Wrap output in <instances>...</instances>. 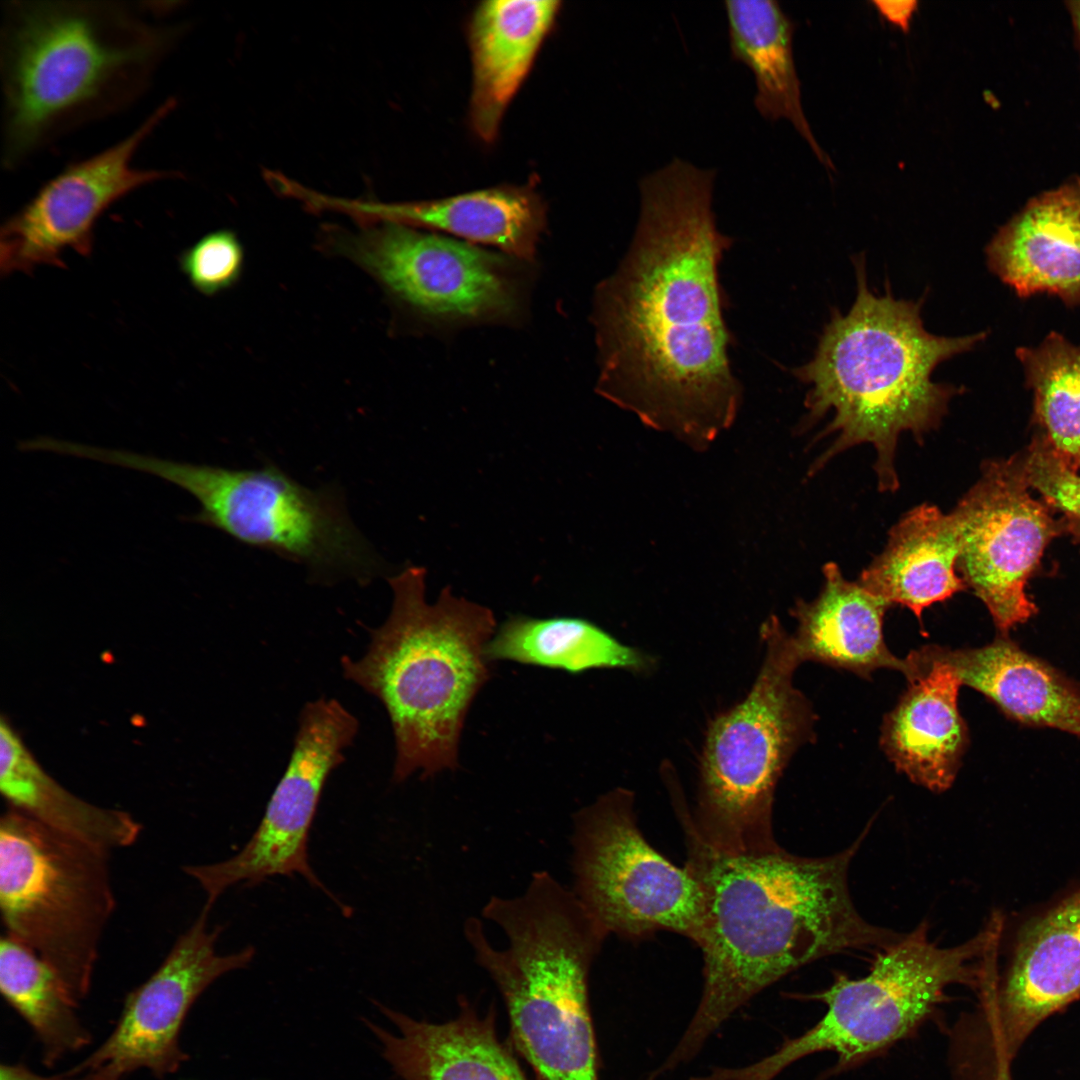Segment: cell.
I'll list each match as a JSON object with an SVG mask.
<instances>
[{"mask_svg": "<svg viewBox=\"0 0 1080 1080\" xmlns=\"http://www.w3.org/2000/svg\"><path fill=\"white\" fill-rule=\"evenodd\" d=\"M715 178L675 158L640 180L631 244L591 317L597 393L694 445L728 428L742 401L719 276L733 239L716 224Z\"/></svg>", "mask_w": 1080, "mask_h": 1080, "instance_id": "cell-1", "label": "cell"}, {"mask_svg": "<svg viewBox=\"0 0 1080 1080\" xmlns=\"http://www.w3.org/2000/svg\"><path fill=\"white\" fill-rule=\"evenodd\" d=\"M687 851L685 868L703 896V991L696 1013L664 1063L691 1059L738 1008L801 966L851 949H881L900 938L857 911L848 849L811 858L774 849L730 853L697 833L679 785L669 788Z\"/></svg>", "mask_w": 1080, "mask_h": 1080, "instance_id": "cell-2", "label": "cell"}, {"mask_svg": "<svg viewBox=\"0 0 1080 1080\" xmlns=\"http://www.w3.org/2000/svg\"><path fill=\"white\" fill-rule=\"evenodd\" d=\"M8 1L2 6L1 163L129 107L185 32L176 2Z\"/></svg>", "mask_w": 1080, "mask_h": 1080, "instance_id": "cell-3", "label": "cell"}, {"mask_svg": "<svg viewBox=\"0 0 1080 1080\" xmlns=\"http://www.w3.org/2000/svg\"><path fill=\"white\" fill-rule=\"evenodd\" d=\"M855 266L852 307L845 315L833 312L813 358L792 373L810 385L804 401L807 423L834 413L824 430V435L835 436L834 442L812 471L852 446L870 443L877 452L878 488L894 492L899 487L895 452L900 434L910 431L921 441L940 425L951 398L961 393L959 387L932 381L933 371L972 350L987 332L931 334L921 318L922 300L895 299L889 287L884 295H875L867 286L863 257L856 258Z\"/></svg>", "mask_w": 1080, "mask_h": 1080, "instance_id": "cell-4", "label": "cell"}, {"mask_svg": "<svg viewBox=\"0 0 1080 1080\" xmlns=\"http://www.w3.org/2000/svg\"><path fill=\"white\" fill-rule=\"evenodd\" d=\"M425 579L418 566L388 578V618L371 631L360 659L340 661L344 677L379 699L389 715L395 783L416 771L425 780L458 767L466 715L491 673L485 647L495 632L493 612L455 596L450 586L429 604Z\"/></svg>", "mask_w": 1080, "mask_h": 1080, "instance_id": "cell-5", "label": "cell"}, {"mask_svg": "<svg viewBox=\"0 0 1080 1080\" xmlns=\"http://www.w3.org/2000/svg\"><path fill=\"white\" fill-rule=\"evenodd\" d=\"M481 916L502 930L505 947L474 916L464 936L503 997L512 1047L541 1080H599L588 983L608 932L546 870L517 896H492Z\"/></svg>", "mask_w": 1080, "mask_h": 1080, "instance_id": "cell-6", "label": "cell"}, {"mask_svg": "<svg viewBox=\"0 0 1080 1080\" xmlns=\"http://www.w3.org/2000/svg\"><path fill=\"white\" fill-rule=\"evenodd\" d=\"M1002 920L994 916L966 942L940 947L926 922L879 949L869 973L838 975L810 996L826 1005L822 1018L773 1054L751 1065L718 1068L705 1080H772L805 1056L834 1052L839 1072L880 1054L912 1035L945 1001L955 984L981 988L996 968Z\"/></svg>", "mask_w": 1080, "mask_h": 1080, "instance_id": "cell-7", "label": "cell"}, {"mask_svg": "<svg viewBox=\"0 0 1080 1080\" xmlns=\"http://www.w3.org/2000/svg\"><path fill=\"white\" fill-rule=\"evenodd\" d=\"M765 654L746 697L710 721L691 821L701 838L730 853L778 847L776 785L794 753L814 737L816 715L793 684L802 663L793 636L772 615L760 628Z\"/></svg>", "mask_w": 1080, "mask_h": 1080, "instance_id": "cell-8", "label": "cell"}, {"mask_svg": "<svg viewBox=\"0 0 1080 1080\" xmlns=\"http://www.w3.org/2000/svg\"><path fill=\"white\" fill-rule=\"evenodd\" d=\"M109 465L157 476L190 493L200 510L184 519L305 565L319 579L367 582L379 562L334 489H310L273 464L234 470L109 449Z\"/></svg>", "mask_w": 1080, "mask_h": 1080, "instance_id": "cell-9", "label": "cell"}, {"mask_svg": "<svg viewBox=\"0 0 1080 1080\" xmlns=\"http://www.w3.org/2000/svg\"><path fill=\"white\" fill-rule=\"evenodd\" d=\"M109 852L8 808L0 819L5 933L43 958L79 1004L92 985L116 898Z\"/></svg>", "mask_w": 1080, "mask_h": 1080, "instance_id": "cell-10", "label": "cell"}, {"mask_svg": "<svg viewBox=\"0 0 1080 1080\" xmlns=\"http://www.w3.org/2000/svg\"><path fill=\"white\" fill-rule=\"evenodd\" d=\"M337 242L343 255L430 327L513 324L525 312L532 263L393 222L365 224Z\"/></svg>", "mask_w": 1080, "mask_h": 1080, "instance_id": "cell-11", "label": "cell"}, {"mask_svg": "<svg viewBox=\"0 0 1080 1080\" xmlns=\"http://www.w3.org/2000/svg\"><path fill=\"white\" fill-rule=\"evenodd\" d=\"M634 802L632 791L618 787L573 816L571 889L609 935L632 940L670 931L698 946L701 889L645 839Z\"/></svg>", "mask_w": 1080, "mask_h": 1080, "instance_id": "cell-12", "label": "cell"}, {"mask_svg": "<svg viewBox=\"0 0 1080 1080\" xmlns=\"http://www.w3.org/2000/svg\"><path fill=\"white\" fill-rule=\"evenodd\" d=\"M358 729L357 718L337 699L322 697L304 705L288 765L249 841L223 861L182 868L205 892V906L212 908L236 884L253 886L273 876L299 874L347 912L314 873L307 850L324 785L344 761L343 752Z\"/></svg>", "mask_w": 1080, "mask_h": 1080, "instance_id": "cell-13", "label": "cell"}, {"mask_svg": "<svg viewBox=\"0 0 1080 1080\" xmlns=\"http://www.w3.org/2000/svg\"><path fill=\"white\" fill-rule=\"evenodd\" d=\"M1030 493L1018 455L990 461L951 512L961 537L958 571L1004 635L1037 612L1026 586L1053 538L1066 531Z\"/></svg>", "mask_w": 1080, "mask_h": 1080, "instance_id": "cell-14", "label": "cell"}, {"mask_svg": "<svg viewBox=\"0 0 1080 1080\" xmlns=\"http://www.w3.org/2000/svg\"><path fill=\"white\" fill-rule=\"evenodd\" d=\"M176 104L167 98L131 133L66 166L11 215L0 230L1 275L31 274L40 266L63 268L62 255L68 249L89 256L94 226L106 209L145 185L180 177L177 171L133 163L142 143Z\"/></svg>", "mask_w": 1080, "mask_h": 1080, "instance_id": "cell-15", "label": "cell"}, {"mask_svg": "<svg viewBox=\"0 0 1080 1080\" xmlns=\"http://www.w3.org/2000/svg\"><path fill=\"white\" fill-rule=\"evenodd\" d=\"M210 910L203 906L159 967L127 994L109 1036L67 1075L123 1080L147 1069L163 1078L180 1068L187 1055L179 1036L190 1009L214 981L247 967L255 955L251 946L235 953H218L216 943L222 928H209Z\"/></svg>", "mask_w": 1080, "mask_h": 1080, "instance_id": "cell-16", "label": "cell"}, {"mask_svg": "<svg viewBox=\"0 0 1080 1080\" xmlns=\"http://www.w3.org/2000/svg\"><path fill=\"white\" fill-rule=\"evenodd\" d=\"M1080 997V890L1022 926L1001 985L983 998L996 1056L1011 1060L1047 1017Z\"/></svg>", "mask_w": 1080, "mask_h": 1080, "instance_id": "cell-17", "label": "cell"}, {"mask_svg": "<svg viewBox=\"0 0 1080 1080\" xmlns=\"http://www.w3.org/2000/svg\"><path fill=\"white\" fill-rule=\"evenodd\" d=\"M327 210L343 212L363 224L393 222L452 234L472 244L533 263L546 225V208L530 186L502 185L446 198L380 202L328 196Z\"/></svg>", "mask_w": 1080, "mask_h": 1080, "instance_id": "cell-18", "label": "cell"}, {"mask_svg": "<svg viewBox=\"0 0 1080 1080\" xmlns=\"http://www.w3.org/2000/svg\"><path fill=\"white\" fill-rule=\"evenodd\" d=\"M907 658L914 667L931 662L947 665L961 685L980 692L1021 725L1080 737L1079 684L1004 634L978 648L925 645Z\"/></svg>", "mask_w": 1080, "mask_h": 1080, "instance_id": "cell-19", "label": "cell"}, {"mask_svg": "<svg viewBox=\"0 0 1080 1080\" xmlns=\"http://www.w3.org/2000/svg\"><path fill=\"white\" fill-rule=\"evenodd\" d=\"M990 270L1019 297L1080 305V177L1030 200L986 247Z\"/></svg>", "mask_w": 1080, "mask_h": 1080, "instance_id": "cell-20", "label": "cell"}, {"mask_svg": "<svg viewBox=\"0 0 1080 1080\" xmlns=\"http://www.w3.org/2000/svg\"><path fill=\"white\" fill-rule=\"evenodd\" d=\"M459 1005L458 1016L445 1023L418 1021L380 1007L398 1033L372 1023L369 1027L397 1075L402 1080H532L499 1039L494 1009L479 1016L465 997Z\"/></svg>", "mask_w": 1080, "mask_h": 1080, "instance_id": "cell-21", "label": "cell"}, {"mask_svg": "<svg viewBox=\"0 0 1080 1080\" xmlns=\"http://www.w3.org/2000/svg\"><path fill=\"white\" fill-rule=\"evenodd\" d=\"M961 683L940 662L914 667V678L885 716L880 744L890 761L916 784L943 792L954 782L969 745L958 709Z\"/></svg>", "mask_w": 1080, "mask_h": 1080, "instance_id": "cell-22", "label": "cell"}, {"mask_svg": "<svg viewBox=\"0 0 1080 1080\" xmlns=\"http://www.w3.org/2000/svg\"><path fill=\"white\" fill-rule=\"evenodd\" d=\"M556 0L481 2L469 23L472 57L470 121L493 142L504 112L526 78L559 12Z\"/></svg>", "mask_w": 1080, "mask_h": 1080, "instance_id": "cell-23", "label": "cell"}, {"mask_svg": "<svg viewBox=\"0 0 1080 1080\" xmlns=\"http://www.w3.org/2000/svg\"><path fill=\"white\" fill-rule=\"evenodd\" d=\"M824 585L812 601H797L793 636L802 661H815L870 678L881 669L897 670L909 681L908 660L890 652L883 635V620L891 606L844 578L833 562L823 567Z\"/></svg>", "mask_w": 1080, "mask_h": 1080, "instance_id": "cell-24", "label": "cell"}, {"mask_svg": "<svg viewBox=\"0 0 1080 1080\" xmlns=\"http://www.w3.org/2000/svg\"><path fill=\"white\" fill-rule=\"evenodd\" d=\"M961 537L952 513L919 505L889 531L883 551L862 571L858 583L869 593L922 612L967 588L959 576Z\"/></svg>", "mask_w": 1080, "mask_h": 1080, "instance_id": "cell-25", "label": "cell"}, {"mask_svg": "<svg viewBox=\"0 0 1080 1080\" xmlns=\"http://www.w3.org/2000/svg\"><path fill=\"white\" fill-rule=\"evenodd\" d=\"M0 790L9 808L109 853L133 845L142 832L131 814L93 805L57 783L5 719L0 725Z\"/></svg>", "mask_w": 1080, "mask_h": 1080, "instance_id": "cell-26", "label": "cell"}, {"mask_svg": "<svg viewBox=\"0 0 1080 1080\" xmlns=\"http://www.w3.org/2000/svg\"><path fill=\"white\" fill-rule=\"evenodd\" d=\"M731 58L753 73L754 106L767 121L788 120L821 163L833 164L816 141L801 101L793 56L795 24L772 0L725 1Z\"/></svg>", "mask_w": 1080, "mask_h": 1080, "instance_id": "cell-27", "label": "cell"}, {"mask_svg": "<svg viewBox=\"0 0 1080 1080\" xmlns=\"http://www.w3.org/2000/svg\"><path fill=\"white\" fill-rule=\"evenodd\" d=\"M489 662L513 661L579 674L596 668L647 673L655 659L578 617L510 616L485 647Z\"/></svg>", "mask_w": 1080, "mask_h": 1080, "instance_id": "cell-28", "label": "cell"}, {"mask_svg": "<svg viewBox=\"0 0 1080 1080\" xmlns=\"http://www.w3.org/2000/svg\"><path fill=\"white\" fill-rule=\"evenodd\" d=\"M0 991L36 1035L46 1066L90 1043V1033L75 1012L78 1004L56 971L6 933L0 940Z\"/></svg>", "mask_w": 1080, "mask_h": 1080, "instance_id": "cell-29", "label": "cell"}, {"mask_svg": "<svg viewBox=\"0 0 1080 1080\" xmlns=\"http://www.w3.org/2000/svg\"><path fill=\"white\" fill-rule=\"evenodd\" d=\"M1033 392L1038 433L1069 467L1080 473V344L1052 332L1016 351Z\"/></svg>", "mask_w": 1080, "mask_h": 1080, "instance_id": "cell-30", "label": "cell"}, {"mask_svg": "<svg viewBox=\"0 0 1080 1080\" xmlns=\"http://www.w3.org/2000/svg\"><path fill=\"white\" fill-rule=\"evenodd\" d=\"M1030 489L1064 514L1066 531L1080 544V473L1069 467L1038 434L1017 454Z\"/></svg>", "mask_w": 1080, "mask_h": 1080, "instance_id": "cell-31", "label": "cell"}, {"mask_svg": "<svg viewBox=\"0 0 1080 1080\" xmlns=\"http://www.w3.org/2000/svg\"><path fill=\"white\" fill-rule=\"evenodd\" d=\"M179 265L193 288L205 296H213L240 279L244 248L233 231H212L181 253Z\"/></svg>", "mask_w": 1080, "mask_h": 1080, "instance_id": "cell-32", "label": "cell"}, {"mask_svg": "<svg viewBox=\"0 0 1080 1080\" xmlns=\"http://www.w3.org/2000/svg\"><path fill=\"white\" fill-rule=\"evenodd\" d=\"M874 4L877 6L879 12L887 20L901 27L904 30L908 29L911 16L913 15L917 6V2L915 1H876L874 2Z\"/></svg>", "mask_w": 1080, "mask_h": 1080, "instance_id": "cell-33", "label": "cell"}, {"mask_svg": "<svg viewBox=\"0 0 1080 1080\" xmlns=\"http://www.w3.org/2000/svg\"><path fill=\"white\" fill-rule=\"evenodd\" d=\"M0 1080H85L79 1076L61 1074L58 1076H42L29 1070L21 1064H4L0 1066Z\"/></svg>", "mask_w": 1080, "mask_h": 1080, "instance_id": "cell-34", "label": "cell"}, {"mask_svg": "<svg viewBox=\"0 0 1080 1080\" xmlns=\"http://www.w3.org/2000/svg\"><path fill=\"white\" fill-rule=\"evenodd\" d=\"M1066 5L1080 48V0L1068 1Z\"/></svg>", "mask_w": 1080, "mask_h": 1080, "instance_id": "cell-35", "label": "cell"}, {"mask_svg": "<svg viewBox=\"0 0 1080 1080\" xmlns=\"http://www.w3.org/2000/svg\"><path fill=\"white\" fill-rule=\"evenodd\" d=\"M1008 1061H1000L996 1066V1074L994 1080H1011Z\"/></svg>", "mask_w": 1080, "mask_h": 1080, "instance_id": "cell-36", "label": "cell"}]
</instances>
